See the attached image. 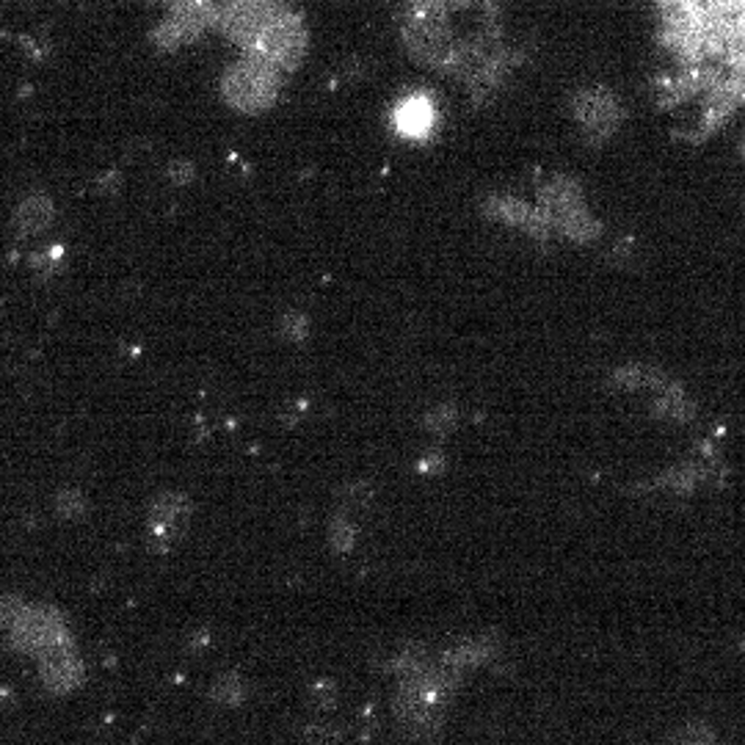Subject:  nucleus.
<instances>
[{
    "instance_id": "3",
    "label": "nucleus",
    "mask_w": 745,
    "mask_h": 745,
    "mask_svg": "<svg viewBox=\"0 0 745 745\" xmlns=\"http://www.w3.org/2000/svg\"><path fill=\"white\" fill-rule=\"evenodd\" d=\"M409 47L429 62H445L451 56V31L447 9L436 0H414L403 23Z\"/></svg>"
},
{
    "instance_id": "2",
    "label": "nucleus",
    "mask_w": 745,
    "mask_h": 745,
    "mask_svg": "<svg viewBox=\"0 0 745 745\" xmlns=\"http://www.w3.org/2000/svg\"><path fill=\"white\" fill-rule=\"evenodd\" d=\"M279 86V67L257 56H243L224 75V94L241 111H260L271 105Z\"/></svg>"
},
{
    "instance_id": "5",
    "label": "nucleus",
    "mask_w": 745,
    "mask_h": 745,
    "mask_svg": "<svg viewBox=\"0 0 745 745\" xmlns=\"http://www.w3.org/2000/svg\"><path fill=\"white\" fill-rule=\"evenodd\" d=\"M396 122L407 136H425L431 124H434V108H431L429 97H409V100H403L396 113Z\"/></svg>"
},
{
    "instance_id": "6",
    "label": "nucleus",
    "mask_w": 745,
    "mask_h": 745,
    "mask_svg": "<svg viewBox=\"0 0 745 745\" xmlns=\"http://www.w3.org/2000/svg\"><path fill=\"white\" fill-rule=\"evenodd\" d=\"M436 3H442V7H467L469 0H436Z\"/></svg>"
},
{
    "instance_id": "1",
    "label": "nucleus",
    "mask_w": 745,
    "mask_h": 745,
    "mask_svg": "<svg viewBox=\"0 0 745 745\" xmlns=\"http://www.w3.org/2000/svg\"><path fill=\"white\" fill-rule=\"evenodd\" d=\"M215 23L248 56L266 58L279 69L296 67L304 53V25L279 0H226L215 9Z\"/></svg>"
},
{
    "instance_id": "4",
    "label": "nucleus",
    "mask_w": 745,
    "mask_h": 745,
    "mask_svg": "<svg viewBox=\"0 0 745 745\" xmlns=\"http://www.w3.org/2000/svg\"><path fill=\"white\" fill-rule=\"evenodd\" d=\"M53 215H56V210H53L51 199L42 197V193H34V197H29L18 208L14 226H18L20 235H40V232H45L51 226Z\"/></svg>"
}]
</instances>
